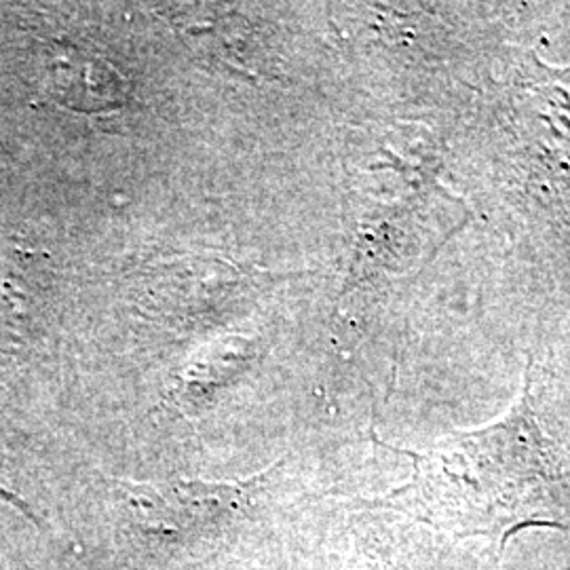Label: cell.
I'll use <instances>...</instances> for the list:
<instances>
[{
    "label": "cell",
    "instance_id": "obj_2",
    "mask_svg": "<svg viewBox=\"0 0 570 570\" xmlns=\"http://www.w3.org/2000/svg\"><path fill=\"white\" fill-rule=\"evenodd\" d=\"M261 480L263 475L235 484L176 480L161 489L117 482V490L136 529L174 543L225 529L245 510Z\"/></svg>",
    "mask_w": 570,
    "mask_h": 570
},
{
    "label": "cell",
    "instance_id": "obj_1",
    "mask_svg": "<svg viewBox=\"0 0 570 570\" xmlns=\"http://www.w3.org/2000/svg\"><path fill=\"white\" fill-rule=\"evenodd\" d=\"M406 454L414 463L406 487L366 505L487 537L499 550L520 530L570 529L569 428L539 374L529 372L522 400L499 423Z\"/></svg>",
    "mask_w": 570,
    "mask_h": 570
},
{
    "label": "cell",
    "instance_id": "obj_3",
    "mask_svg": "<svg viewBox=\"0 0 570 570\" xmlns=\"http://www.w3.org/2000/svg\"><path fill=\"white\" fill-rule=\"evenodd\" d=\"M252 348L247 341H225L193 360L180 374V387L176 391L184 406H207L220 389L237 381L254 360Z\"/></svg>",
    "mask_w": 570,
    "mask_h": 570
}]
</instances>
